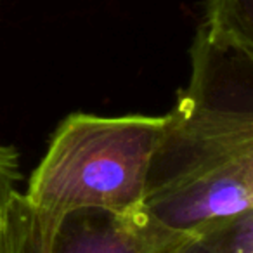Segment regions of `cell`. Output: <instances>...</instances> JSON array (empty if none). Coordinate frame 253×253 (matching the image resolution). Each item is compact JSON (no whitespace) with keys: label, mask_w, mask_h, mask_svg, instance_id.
Listing matches in <instances>:
<instances>
[{"label":"cell","mask_w":253,"mask_h":253,"mask_svg":"<svg viewBox=\"0 0 253 253\" xmlns=\"http://www.w3.org/2000/svg\"><path fill=\"white\" fill-rule=\"evenodd\" d=\"M21 180L19 153L12 146H0V239L5 225V217L11 200L18 189L16 184Z\"/></svg>","instance_id":"cell-6"},{"label":"cell","mask_w":253,"mask_h":253,"mask_svg":"<svg viewBox=\"0 0 253 253\" xmlns=\"http://www.w3.org/2000/svg\"><path fill=\"white\" fill-rule=\"evenodd\" d=\"M169 246L172 245L162 243L146 227L139 211L130 217H116L88 210L64 220L50 253H162ZM0 253H42L21 193H16L9 205Z\"/></svg>","instance_id":"cell-3"},{"label":"cell","mask_w":253,"mask_h":253,"mask_svg":"<svg viewBox=\"0 0 253 253\" xmlns=\"http://www.w3.org/2000/svg\"><path fill=\"white\" fill-rule=\"evenodd\" d=\"M162 125L163 116L90 113H73L61 122L23 194L42 253L52 252L73 213H137Z\"/></svg>","instance_id":"cell-2"},{"label":"cell","mask_w":253,"mask_h":253,"mask_svg":"<svg viewBox=\"0 0 253 253\" xmlns=\"http://www.w3.org/2000/svg\"><path fill=\"white\" fill-rule=\"evenodd\" d=\"M200 32L213 45L253 54V0H208Z\"/></svg>","instance_id":"cell-4"},{"label":"cell","mask_w":253,"mask_h":253,"mask_svg":"<svg viewBox=\"0 0 253 253\" xmlns=\"http://www.w3.org/2000/svg\"><path fill=\"white\" fill-rule=\"evenodd\" d=\"M193 73L163 125L139 215L165 243L207 236L253 210V54L198 30Z\"/></svg>","instance_id":"cell-1"},{"label":"cell","mask_w":253,"mask_h":253,"mask_svg":"<svg viewBox=\"0 0 253 253\" xmlns=\"http://www.w3.org/2000/svg\"><path fill=\"white\" fill-rule=\"evenodd\" d=\"M217 253H253V210L210 232Z\"/></svg>","instance_id":"cell-5"},{"label":"cell","mask_w":253,"mask_h":253,"mask_svg":"<svg viewBox=\"0 0 253 253\" xmlns=\"http://www.w3.org/2000/svg\"><path fill=\"white\" fill-rule=\"evenodd\" d=\"M162 253H217L215 245L211 241L210 234L196 236V238H187L175 245L165 248Z\"/></svg>","instance_id":"cell-7"}]
</instances>
